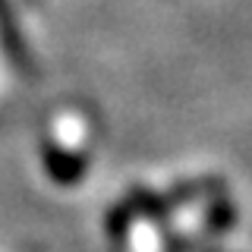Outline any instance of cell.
Listing matches in <instances>:
<instances>
[{
	"label": "cell",
	"mask_w": 252,
	"mask_h": 252,
	"mask_svg": "<svg viewBox=\"0 0 252 252\" xmlns=\"http://www.w3.org/2000/svg\"><path fill=\"white\" fill-rule=\"evenodd\" d=\"M44 161H47V170H51L60 183H76L79 173H82V167H85L82 158L66 155V152H60V148H47V152H44Z\"/></svg>",
	"instance_id": "obj_2"
},
{
	"label": "cell",
	"mask_w": 252,
	"mask_h": 252,
	"mask_svg": "<svg viewBox=\"0 0 252 252\" xmlns=\"http://www.w3.org/2000/svg\"><path fill=\"white\" fill-rule=\"evenodd\" d=\"M0 41H3L6 54H10L13 63H19V66H29V47L22 41L19 29H16V19H13V10L6 0H0Z\"/></svg>",
	"instance_id": "obj_1"
}]
</instances>
